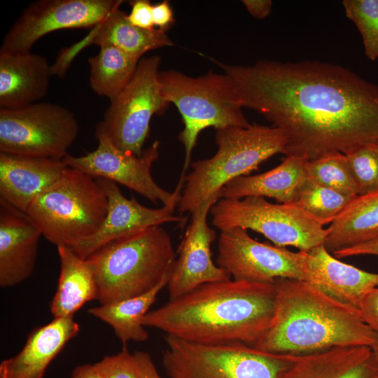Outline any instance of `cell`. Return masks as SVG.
Masks as SVG:
<instances>
[{
  "instance_id": "obj_24",
  "label": "cell",
  "mask_w": 378,
  "mask_h": 378,
  "mask_svg": "<svg viewBox=\"0 0 378 378\" xmlns=\"http://www.w3.org/2000/svg\"><path fill=\"white\" fill-rule=\"evenodd\" d=\"M306 164L302 158L286 155L281 164L269 171L232 180L219 191L220 198L259 196L274 198L281 203H292L296 189L308 176Z\"/></svg>"
},
{
  "instance_id": "obj_1",
  "label": "cell",
  "mask_w": 378,
  "mask_h": 378,
  "mask_svg": "<svg viewBox=\"0 0 378 378\" xmlns=\"http://www.w3.org/2000/svg\"><path fill=\"white\" fill-rule=\"evenodd\" d=\"M213 60L228 76L242 107L281 129L284 154L306 161L378 144V85L350 69L314 61Z\"/></svg>"
},
{
  "instance_id": "obj_10",
  "label": "cell",
  "mask_w": 378,
  "mask_h": 378,
  "mask_svg": "<svg viewBox=\"0 0 378 378\" xmlns=\"http://www.w3.org/2000/svg\"><path fill=\"white\" fill-rule=\"evenodd\" d=\"M78 130L75 114L55 103L0 108V153L62 160Z\"/></svg>"
},
{
  "instance_id": "obj_18",
  "label": "cell",
  "mask_w": 378,
  "mask_h": 378,
  "mask_svg": "<svg viewBox=\"0 0 378 378\" xmlns=\"http://www.w3.org/2000/svg\"><path fill=\"white\" fill-rule=\"evenodd\" d=\"M120 7L113 9L83 40L63 50L52 66L55 74H63L76 54L90 44L113 46L138 61L148 51L173 45L166 31L133 25Z\"/></svg>"
},
{
  "instance_id": "obj_33",
  "label": "cell",
  "mask_w": 378,
  "mask_h": 378,
  "mask_svg": "<svg viewBox=\"0 0 378 378\" xmlns=\"http://www.w3.org/2000/svg\"><path fill=\"white\" fill-rule=\"evenodd\" d=\"M94 365L101 378H139L133 354L129 351L127 345L118 354L104 357Z\"/></svg>"
},
{
  "instance_id": "obj_8",
  "label": "cell",
  "mask_w": 378,
  "mask_h": 378,
  "mask_svg": "<svg viewBox=\"0 0 378 378\" xmlns=\"http://www.w3.org/2000/svg\"><path fill=\"white\" fill-rule=\"evenodd\" d=\"M162 363L170 378H279L291 355L260 351L239 342H191L166 335Z\"/></svg>"
},
{
  "instance_id": "obj_25",
  "label": "cell",
  "mask_w": 378,
  "mask_h": 378,
  "mask_svg": "<svg viewBox=\"0 0 378 378\" xmlns=\"http://www.w3.org/2000/svg\"><path fill=\"white\" fill-rule=\"evenodd\" d=\"M57 248L60 272L50 311L53 318H73L86 302L96 300V281L85 259L78 257L67 246Z\"/></svg>"
},
{
  "instance_id": "obj_5",
  "label": "cell",
  "mask_w": 378,
  "mask_h": 378,
  "mask_svg": "<svg viewBox=\"0 0 378 378\" xmlns=\"http://www.w3.org/2000/svg\"><path fill=\"white\" fill-rule=\"evenodd\" d=\"M218 150L210 158L197 160L185 177L177 204L179 213H192L205 200L232 180L246 176L277 153H284L287 139L274 126L258 124L216 130Z\"/></svg>"
},
{
  "instance_id": "obj_36",
  "label": "cell",
  "mask_w": 378,
  "mask_h": 378,
  "mask_svg": "<svg viewBox=\"0 0 378 378\" xmlns=\"http://www.w3.org/2000/svg\"><path fill=\"white\" fill-rule=\"evenodd\" d=\"M152 18L154 27L164 31L169 29L174 22L172 9L167 1L152 6Z\"/></svg>"
},
{
  "instance_id": "obj_35",
  "label": "cell",
  "mask_w": 378,
  "mask_h": 378,
  "mask_svg": "<svg viewBox=\"0 0 378 378\" xmlns=\"http://www.w3.org/2000/svg\"><path fill=\"white\" fill-rule=\"evenodd\" d=\"M359 312L363 320L378 335V284L365 296Z\"/></svg>"
},
{
  "instance_id": "obj_31",
  "label": "cell",
  "mask_w": 378,
  "mask_h": 378,
  "mask_svg": "<svg viewBox=\"0 0 378 378\" xmlns=\"http://www.w3.org/2000/svg\"><path fill=\"white\" fill-rule=\"evenodd\" d=\"M346 16L360 31L366 57L378 59V0H344Z\"/></svg>"
},
{
  "instance_id": "obj_30",
  "label": "cell",
  "mask_w": 378,
  "mask_h": 378,
  "mask_svg": "<svg viewBox=\"0 0 378 378\" xmlns=\"http://www.w3.org/2000/svg\"><path fill=\"white\" fill-rule=\"evenodd\" d=\"M308 176L342 195L355 197L356 188L345 154L335 152L307 161Z\"/></svg>"
},
{
  "instance_id": "obj_11",
  "label": "cell",
  "mask_w": 378,
  "mask_h": 378,
  "mask_svg": "<svg viewBox=\"0 0 378 378\" xmlns=\"http://www.w3.org/2000/svg\"><path fill=\"white\" fill-rule=\"evenodd\" d=\"M161 59L141 58L127 86L113 100L100 125L120 150L141 156L153 115H162L169 103L158 82Z\"/></svg>"
},
{
  "instance_id": "obj_28",
  "label": "cell",
  "mask_w": 378,
  "mask_h": 378,
  "mask_svg": "<svg viewBox=\"0 0 378 378\" xmlns=\"http://www.w3.org/2000/svg\"><path fill=\"white\" fill-rule=\"evenodd\" d=\"M99 47V52L88 58L90 84L96 94L111 101L130 83L139 61L113 46Z\"/></svg>"
},
{
  "instance_id": "obj_22",
  "label": "cell",
  "mask_w": 378,
  "mask_h": 378,
  "mask_svg": "<svg viewBox=\"0 0 378 378\" xmlns=\"http://www.w3.org/2000/svg\"><path fill=\"white\" fill-rule=\"evenodd\" d=\"M52 66L39 54L0 52V107L18 108L48 92Z\"/></svg>"
},
{
  "instance_id": "obj_37",
  "label": "cell",
  "mask_w": 378,
  "mask_h": 378,
  "mask_svg": "<svg viewBox=\"0 0 378 378\" xmlns=\"http://www.w3.org/2000/svg\"><path fill=\"white\" fill-rule=\"evenodd\" d=\"M133 357L139 378H162L149 354L138 351L133 353Z\"/></svg>"
},
{
  "instance_id": "obj_13",
  "label": "cell",
  "mask_w": 378,
  "mask_h": 378,
  "mask_svg": "<svg viewBox=\"0 0 378 378\" xmlns=\"http://www.w3.org/2000/svg\"><path fill=\"white\" fill-rule=\"evenodd\" d=\"M95 136L98 146L94 150L79 157L68 154L62 159L68 167L77 169L95 178H102L122 184L155 204L160 202L163 206H177L184 181L179 180L176 188L170 192L159 186L150 173L153 164L159 157V141L153 142L138 156L117 148L99 122Z\"/></svg>"
},
{
  "instance_id": "obj_26",
  "label": "cell",
  "mask_w": 378,
  "mask_h": 378,
  "mask_svg": "<svg viewBox=\"0 0 378 378\" xmlns=\"http://www.w3.org/2000/svg\"><path fill=\"white\" fill-rule=\"evenodd\" d=\"M327 230L323 245L331 253L378 237V192L354 197Z\"/></svg>"
},
{
  "instance_id": "obj_14",
  "label": "cell",
  "mask_w": 378,
  "mask_h": 378,
  "mask_svg": "<svg viewBox=\"0 0 378 378\" xmlns=\"http://www.w3.org/2000/svg\"><path fill=\"white\" fill-rule=\"evenodd\" d=\"M121 0H38L30 4L5 35L0 52H31L50 32L94 28Z\"/></svg>"
},
{
  "instance_id": "obj_32",
  "label": "cell",
  "mask_w": 378,
  "mask_h": 378,
  "mask_svg": "<svg viewBox=\"0 0 378 378\" xmlns=\"http://www.w3.org/2000/svg\"><path fill=\"white\" fill-rule=\"evenodd\" d=\"M355 182L357 196L378 192V146L357 147L345 153Z\"/></svg>"
},
{
  "instance_id": "obj_23",
  "label": "cell",
  "mask_w": 378,
  "mask_h": 378,
  "mask_svg": "<svg viewBox=\"0 0 378 378\" xmlns=\"http://www.w3.org/2000/svg\"><path fill=\"white\" fill-rule=\"evenodd\" d=\"M314 286L333 299L359 310L365 296L378 284V274L346 264L324 245L307 251Z\"/></svg>"
},
{
  "instance_id": "obj_7",
  "label": "cell",
  "mask_w": 378,
  "mask_h": 378,
  "mask_svg": "<svg viewBox=\"0 0 378 378\" xmlns=\"http://www.w3.org/2000/svg\"><path fill=\"white\" fill-rule=\"evenodd\" d=\"M162 94L178 110L184 125L178 139L185 148L181 176H186L191 153L199 134L210 127L216 130L230 126L246 127L245 117L231 80L225 74L209 71L199 77L175 70L159 71Z\"/></svg>"
},
{
  "instance_id": "obj_27",
  "label": "cell",
  "mask_w": 378,
  "mask_h": 378,
  "mask_svg": "<svg viewBox=\"0 0 378 378\" xmlns=\"http://www.w3.org/2000/svg\"><path fill=\"white\" fill-rule=\"evenodd\" d=\"M170 276L164 279L150 290L139 296L123 300L100 304L90 308L88 313L112 327L123 346L130 341L143 342L148 334L142 323L158 295L167 286Z\"/></svg>"
},
{
  "instance_id": "obj_29",
  "label": "cell",
  "mask_w": 378,
  "mask_h": 378,
  "mask_svg": "<svg viewBox=\"0 0 378 378\" xmlns=\"http://www.w3.org/2000/svg\"><path fill=\"white\" fill-rule=\"evenodd\" d=\"M353 198L326 188L307 176L296 189L292 204L325 225L331 223Z\"/></svg>"
},
{
  "instance_id": "obj_2",
  "label": "cell",
  "mask_w": 378,
  "mask_h": 378,
  "mask_svg": "<svg viewBox=\"0 0 378 378\" xmlns=\"http://www.w3.org/2000/svg\"><path fill=\"white\" fill-rule=\"evenodd\" d=\"M276 300L274 283H206L148 312L142 323L191 342L253 346L271 327Z\"/></svg>"
},
{
  "instance_id": "obj_16",
  "label": "cell",
  "mask_w": 378,
  "mask_h": 378,
  "mask_svg": "<svg viewBox=\"0 0 378 378\" xmlns=\"http://www.w3.org/2000/svg\"><path fill=\"white\" fill-rule=\"evenodd\" d=\"M108 199V211L99 231L71 249L80 258L89 255L104 245L146 227L165 223L184 224L186 218L174 214L176 206L151 209L143 206L134 197L126 198L116 183L97 178Z\"/></svg>"
},
{
  "instance_id": "obj_12",
  "label": "cell",
  "mask_w": 378,
  "mask_h": 378,
  "mask_svg": "<svg viewBox=\"0 0 378 378\" xmlns=\"http://www.w3.org/2000/svg\"><path fill=\"white\" fill-rule=\"evenodd\" d=\"M218 250V266L234 280L274 283L276 279L286 278L313 283L308 252L259 242L246 229L220 231Z\"/></svg>"
},
{
  "instance_id": "obj_15",
  "label": "cell",
  "mask_w": 378,
  "mask_h": 378,
  "mask_svg": "<svg viewBox=\"0 0 378 378\" xmlns=\"http://www.w3.org/2000/svg\"><path fill=\"white\" fill-rule=\"evenodd\" d=\"M220 198L218 192L203 201L192 213L191 223L178 248V258L167 284L169 300L206 283L231 279V276L216 265L211 258V246L216 232L208 225L207 215Z\"/></svg>"
},
{
  "instance_id": "obj_40",
  "label": "cell",
  "mask_w": 378,
  "mask_h": 378,
  "mask_svg": "<svg viewBox=\"0 0 378 378\" xmlns=\"http://www.w3.org/2000/svg\"><path fill=\"white\" fill-rule=\"evenodd\" d=\"M71 378H101L94 364H83L76 367Z\"/></svg>"
},
{
  "instance_id": "obj_42",
  "label": "cell",
  "mask_w": 378,
  "mask_h": 378,
  "mask_svg": "<svg viewBox=\"0 0 378 378\" xmlns=\"http://www.w3.org/2000/svg\"><path fill=\"white\" fill-rule=\"evenodd\" d=\"M377 146H378V144H377Z\"/></svg>"
},
{
  "instance_id": "obj_19",
  "label": "cell",
  "mask_w": 378,
  "mask_h": 378,
  "mask_svg": "<svg viewBox=\"0 0 378 378\" xmlns=\"http://www.w3.org/2000/svg\"><path fill=\"white\" fill-rule=\"evenodd\" d=\"M66 168L60 159L0 153V198L26 213L32 202L54 184Z\"/></svg>"
},
{
  "instance_id": "obj_6",
  "label": "cell",
  "mask_w": 378,
  "mask_h": 378,
  "mask_svg": "<svg viewBox=\"0 0 378 378\" xmlns=\"http://www.w3.org/2000/svg\"><path fill=\"white\" fill-rule=\"evenodd\" d=\"M108 206L107 197L95 178L67 167L26 214L48 241L71 248L99 231Z\"/></svg>"
},
{
  "instance_id": "obj_39",
  "label": "cell",
  "mask_w": 378,
  "mask_h": 378,
  "mask_svg": "<svg viewBox=\"0 0 378 378\" xmlns=\"http://www.w3.org/2000/svg\"><path fill=\"white\" fill-rule=\"evenodd\" d=\"M250 14L256 19H263L272 10V1L270 0H243Z\"/></svg>"
},
{
  "instance_id": "obj_4",
  "label": "cell",
  "mask_w": 378,
  "mask_h": 378,
  "mask_svg": "<svg viewBox=\"0 0 378 378\" xmlns=\"http://www.w3.org/2000/svg\"><path fill=\"white\" fill-rule=\"evenodd\" d=\"M100 304L139 296L170 276L176 253L171 238L153 225L115 239L86 259Z\"/></svg>"
},
{
  "instance_id": "obj_21",
  "label": "cell",
  "mask_w": 378,
  "mask_h": 378,
  "mask_svg": "<svg viewBox=\"0 0 378 378\" xmlns=\"http://www.w3.org/2000/svg\"><path fill=\"white\" fill-rule=\"evenodd\" d=\"M279 378H378V358L367 346H344L291 356Z\"/></svg>"
},
{
  "instance_id": "obj_17",
  "label": "cell",
  "mask_w": 378,
  "mask_h": 378,
  "mask_svg": "<svg viewBox=\"0 0 378 378\" xmlns=\"http://www.w3.org/2000/svg\"><path fill=\"white\" fill-rule=\"evenodd\" d=\"M42 233L27 214L0 198V286L9 288L33 273Z\"/></svg>"
},
{
  "instance_id": "obj_9",
  "label": "cell",
  "mask_w": 378,
  "mask_h": 378,
  "mask_svg": "<svg viewBox=\"0 0 378 378\" xmlns=\"http://www.w3.org/2000/svg\"><path fill=\"white\" fill-rule=\"evenodd\" d=\"M212 224L220 231L234 227L264 235L275 246L309 251L323 244L327 228L294 204H273L264 197L220 198L210 209Z\"/></svg>"
},
{
  "instance_id": "obj_3",
  "label": "cell",
  "mask_w": 378,
  "mask_h": 378,
  "mask_svg": "<svg viewBox=\"0 0 378 378\" xmlns=\"http://www.w3.org/2000/svg\"><path fill=\"white\" fill-rule=\"evenodd\" d=\"M273 323L253 346L270 354L300 356L344 346L378 343L358 309L303 281L279 278Z\"/></svg>"
},
{
  "instance_id": "obj_38",
  "label": "cell",
  "mask_w": 378,
  "mask_h": 378,
  "mask_svg": "<svg viewBox=\"0 0 378 378\" xmlns=\"http://www.w3.org/2000/svg\"><path fill=\"white\" fill-rule=\"evenodd\" d=\"M337 259L360 255H378V237L354 246L333 252Z\"/></svg>"
},
{
  "instance_id": "obj_34",
  "label": "cell",
  "mask_w": 378,
  "mask_h": 378,
  "mask_svg": "<svg viewBox=\"0 0 378 378\" xmlns=\"http://www.w3.org/2000/svg\"><path fill=\"white\" fill-rule=\"evenodd\" d=\"M131 12L127 15L128 20L134 26L146 30L155 29L152 18V6L148 0L131 1Z\"/></svg>"
},
{
  "instance_id": "obj_41",
  "label": "cell",
  "mask_w": 378,
  "mask_h": 378,
  "mask_svg": "<svg viewBox=\"0 0 378 378\" xmlns=\"http://www.w3.org/2000/svg\"><path fill=\"white\" fill-rule=\"evenodd\" d=\"M374 353V354L376 355V356L378 358V343L374 344L373 346L371 347Z\"/></svg>"
},
{
  "instance_id": "obj_20",
  "label": "cell",
  "mask_w": 378,
  "mask_h": 378,
  "mask_svg": "<svg viewBox=\"0 0 378 378\" xmlns=\"http://www.w3.org/2000/svg\"><path fill=\"white\" fill-rule=\"evenodd\" d=\"M80 330L73 318H53L36 328L15 356L0 364V378H43L46 369Z\"/></svg>"
}]
</instances>
